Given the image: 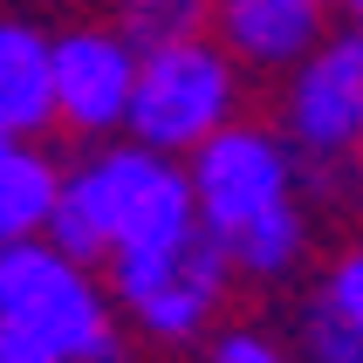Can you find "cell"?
Wrapping results in <instances>:
<instances>
[{"instance_id": "obj_9", "label": "cell", "mask_w": 363, "mask_h": 363, "mask_svg": "<svg viewBox=\"0 0 363 363\" xmlns=\"http://www.w3.org/2000/svg\"><path fill=\"white\" fill-rule=\"evenodd\" d=\"M0 123L14 138L55 130V35L28 14H0Z\"/></svg>"}, {"instance_id": "obj_11", "label": "cell", "mask_w": 363, "mask_h": 363, "mask_svg": "<svg viewBox=\"0 0 363 363\" xmlns=\"http://www.w3.org/2000/svg\"><path fill=\"white\" fill-rule=\"evenodd\" d=\"M55 192H62V164L48 158L35 138H14L7 151H0V247L48 240Z\"/></svg>"}, {"instance_id": "obj_18", "label": "cell", "mask_w": 363, "mask_h": 363, "mask_svg": "<svg viewBox=\"0 0 363 363\" xmlns=\"http://www.w3.org/2000/svg\"><path fill=\"white\" fill-rule=\"evenodd\" d=\"M7 144H14V130H7V123H0V151H7Z\"/></svg>"}, {"instance_id": "obj_1", "label": "cell", "mask_w": 363, "mask_h": 363, "mask_svg": "<svg viewBox=\"0 0 363 363\" xmlns=\"http://www.w3.org/2000/svg\"><path fill=\"white\" fill-rule=\"evenodd\" d=\"M192 233H199V213H192L185 158L144 151L130 138H103L76 164H62L55 220H48V240L62 254H76L89 267H117V261H151Z\"/></svg>"}, {"instance_id": "obj_20", "label": "cell", "mask_w": 363, "mask_h": 363, "mask_svg": "<svg viewBox=\"0 0 363 363\" xmlns=\"http://www.w3.org/2000/svg\"><path fill=\"white\" fill-rule=\"evenodd\" d=\"M323 7H329V0H323Z\"/></svg>"}, {"instance_id": "obj_4", "label": "cell", "mask_w": 363, "mask_h": 363, "mask_svg": "<svg viewBox=\"0 0 363 363\" xmlns=\"http://www.w3.org/2000/svg\"><path fill=\"white\" fill-rule=\"evenodd\" d=\"M185 185H192V213H199V233L213 247L233 240L247 220H261L288 199H308L302 185V158L288 151V138L274 123H254V117H233L226 130L185 158Z\"/></svg>"}, {"instance_id": "obj_15", "label": "cell", "mask_w": 363, "mask_h": 363, "mask_svg": "<svg viewBox=\"0 0 363 363\" xmlns=\"http://www.w3.org/2000/svg\"><path fill=\"white\" fill-rule=\"evenodd\" d=\"M199 363H295V350L281 343V336H267V329L254 323H226L213 343H206Z\"/></svg>"}, {"instance_id": "obj_13", "label": "cell", "mask_w": 363, "mask_h": 363, "mask_svg": "<svg viewBox=\"0 0 363 363\" xmlns=\"http://www.w3.org/2000/svg\"><path fill=\"white\" fill-rule=\"evenodd\" d=\"M295 363H363V336L336 323L323 302H308V315L295 323Z\"/></svg>"}, {"instance_id": "obj_10", "label": "cell", "mask_w": 363, "mask_h": 363, "mask_svg": "<svg viewBox=\"0 0 363 363\" xmlns=\"http://www.w3.org/2000/svg\"><path fill=\"white\" fill-rule=\"evenodd\" d=\"M220 254L240 281H267V288L295 281L308 267V254H315V213H308V199H288L261 220H247L233 240H220Z\"/></svg>"}, {"instance_id": "obj_14", "label": "cell", "mask_w": 363, "mask_h": 363, "mask_svg": "<svg viewBox=\"0 0 363 363\" xmlns=\"http://www.w3.org/2000/svg\"><path fill=\"white\" fill-rule=\"evenodd\" d=\"M315 302L336 315V323H350L363 336V233L357 240H343L336 254H329V267H323V295Z\"/></svg>"}, {"instance_id": "obj_12", "label": "cell", "mask_w": 363, "mask_h": 363, "mask_svg": "<svg viewBox=\"0 0 363 363\" xmlns=\"http://www.w3.org/2000/svg\"><path fill=\"white\" fill-rule=\"evenodd\" d=\"M110 21L123 35L151 48V41H185V35H206L213 21V0H110Z\"/></svg>"}, {"instance_id": "obj_19", "label": "cell", "mask_w": 363, "mask_h": 363, "mask_svg": "<svg viewBox=\"0 0 363 363\" xmlns=\"http://www.w3.org/2000/svg\"><path fill=\"white\" fill-rule=\"evenodd\" d=\"M357 164H363V123H357Z\"/></svg>"}, {"instance_id": "obj_2", "label": "cell", "mask_w": 363, "mask_h": 363, "mask_svg": "<svg viewBox=\"0 0 363 363\" xmlns=\"http://www.w3.org/2000/svg\"><path fill=\"white\" fill-rule=\"evenodd\" d=\"M240 103H247V69L213 35L151 41V48H138L123 138L144 151H164V158H192L213 130L247 117Z\"/></svg>"}, {"instance_id": "obj_7", "label": "cell", "mask_w": 363, "mask_h": 363, "mask_svg": "<svg viewBox=\"0 0 363 363\" xmlns=\"http://www.w3.org/2000/svg\"><path fill=\"white\" fill-rule=\"evenodd\" d=\"M130 76H138V41L117 21L62 28L55 35V130H69L82 144L123 138Z\"/></svg>"}, {"instance_id": "obj_17", "label": "cell", "mask_w": 363, "mask_h": 363, "mask_svg": "<svg viewBox=\"0 0 363 363\" xmlns=\"http://www.w3.org/2000/svg\"><path fill=\"white\" fill-rule=\"evenodd\" d=\"M343 14H350V28L363 35V0H343Z\"/></svg>"}, {"instance_id": "obj_3", "label": "cell", "mask_w": 363, "mask_h": 363, "mask_svg": "<svg viewBox=\"0 0 363 363\" xmlns=\"http://www.w3.org/2000/svg\"><path fill=\"white\" fill-rule=\"evenodd\" d=\"M0 323L41 336L62 363H123V315L103 274L55 240L0 247Z\"/></svg>"}, {"instance_id": "obj_6", "label": "cell", "mask_w": 363, "mask_h": 363, "mask_svg": "<svg viewBox=\"0 0 363 363\" xmlns=\"http://www.w3.org/2000/svg\"><path fill=\"white\" fill-rule=\"evenodd\" d=\"M96 274L117 302L123 329H138L144 343H164V350L199 343L213 329V315L226 308V288H233V267L206 233L164 247L151 261H117V267H96Z\"/></svg>"}, {"instance_id": "obj_5", "label": "cell", "mask_w": 363, "mask_h": 363, "mask_svg": "<svg viewBox=\"0 0 363 363\" xmlns=\"http://www.w3.org/2000/svg\"><path fill=\"white\" fill-rule=\"evenodd\" d=\"M357 123H363V35H323L295 69L281 76V130L302 158V185H343L357 164Z\"/></svg>"}, {"instance_id": "obj_16", "label": "cell", "mask_w": 363, "mask_h": 363, "mask_svg": "<svg viewBox=\"0 0 363 363\" xmlns=\"http://www.w3.org/2000/svg\"><path fill=\"white\" fill-rule=\"evenodd\" d=\"M0 363H62V357L41 343V336H28V329H14V323H0Z\"/></svg>"}, {"instance_id": "obj_8", "label": "cell", "mask_w": 363, "mask_h": 363, "mask_svg": "<svg viewBox=\"0 0 363 363\" xmlns=\"http://www.w3.org/2000/svg\"><path fill=\"white\" fill-rule=\"evenodd\" d=\"M206 35L254 76H288L329 35V7L323 0H213Z\"/></svg>"}]
</instances>
